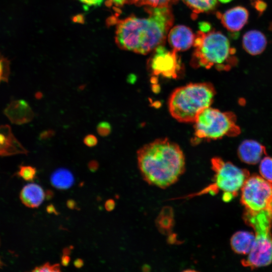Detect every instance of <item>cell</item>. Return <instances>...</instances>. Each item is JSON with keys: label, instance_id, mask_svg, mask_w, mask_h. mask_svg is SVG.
<instances>
[{"label": "cell", "instance_id": "cell-2", "mask_svg": "<svg viewBox=\"0 0 272 272\" xmlns=\"http://www.w3.org/2000/svg\"><path fill=\"white\" fill-rule=\"evenodd\" d=\"M191 64L194 67L229 71L236 65L235 49L228 39L219 31L199 30L195 35Z\"/></svg>", "mask_w": 272, "mask_h": 272}, {"label": "cell", "instance_id": "cell-16", "mask_svg": "<svg viewBox=\"0 0 272 272\" xmlns=\"http://www.w3.org/2000/svg\"><path fill=\"white\" fill-rule=\"evenodd\" d=\"M267 40L264 35L257 30L246 32L242 39L244 50L251 55H258L265 49Z\"/></svg>", "mask_w": 272, "mask_h": 272}, {"label": "cell", "instance_id": "cell-17", "mask_svg": "<svg viewBox=\"0 0 272 272\" xmlns=\"http://www.w3.org/2000/svg\"><path fill=\"white\" fill-rule=\"evenodd\" d=\"M255 235L247 231H239L231 237L230 244L233 250L237 253L248 254L252 249Z\"/></svg>", "mask_w": 272, "mask_h": 272}, {"label": "cell", "instance_id": "cell-9", "mask_svg": "<svg viewBox=\"0 0 272 272\" xmlns=\"http://www.w3.org/2000/svg\"><path fill=\"white\" fill-rule=\"evenodd\" d=\"M148 66L153 75L168 79L177 78L181 69L177 51L169 50L162 45L155 49L149 60Z\"/></svg>", "mask_w": 272, "mask_h": 272}, {"label": "cell", "instance_id": "cell-36", "mask_svg": "<svg viewBox=\"0 0 272 272\" xmlns=\"http://www.w3.org/2000/svg\"><path fill=\"white\" fill-rule=\"evenodd\" d=\"M74 264L76 267L81 268L84 265V261L81 258H77L74 261Z\"/></svg>", "mask_w": 272, "mask_h": 272}, {"label": "cell", "instance_id": "cell-33", "mask_svg": "<svg viewBox=\"0 0 272 272\" xmlns=\"http://www.w3.org/2000/svg\"><path fill=\"white\" fill-rule=\"evenodd\" d=\"M126 0H108V4L111 6L115 7L122 6L124 4L126 3Z\"/></svg>", "mask_w": 272, "mask_h": 272}, {"label": "cell", "instance_id": "cell-27", "mask_svg": "<svg viewBox=\"0 0 272 272\" xmlns=\"http://www.w3.org/2000/svg\"><path fill=\"white\" fill-rule=\"evenodd\" d=\"M97 138L93 134H88L83 139L84 144L88 147H93L98 144Z\"/></svg>", "mask_w": 272, "mask_h": 272}, {"label": "cell", "instance_id": "cell-28", "mask_svg": "<svg viewBox=\"0 0 272 272\" xmlns=\"http://www.w3.org/2000/svg\"><path fill=\"white\" fill-rule=\"evenodd\" d=\"M55 131L52 129H47L42 131L39 135V139L41 141H46L50 139L55 135Z\"/></svg>", "mask_w": 272, "mask_h": 272}, {"label": "cell", "instance_id": "cell-21", "mask_svg": "<svg viewBox=\"0 0 272 272\" xmlns=\"http://www.w3.org/2000/svg\"><path fill=\"white\" fill-rule=\"evenodd\" d=\"M259 172L264 179L272 183V157H265L261 161Z\"/></svg>", "mask_w": 272, "mask_h": 272}, {"label": "cell", "instance_id": "cell-38", "mask_svg": "<svg viewBox=\"0 0 272 272\" xmlns=\"http://www.w3.org/2000/svg\"><path fill=\"white\" fill-rule=\"evenodd\" d=\"M35 96L37 99H40L42 97L43 95L42 93L38 92L36 94Z\"/></svg>", "mask_w": 272, "mask_h": 272}, {"label": "cell", "instance_id": "cell-15", "mask_svg": "<svg viewBox=\"0 0 272 272\" xmlns=\"http://www.w3.org/2000/svg\"><path fill=\"white\" fill-rule=\"evenodd\" d=\"M45 195L44 190L40 185L35 183H29L22 189L20 198L25 206L35 208L42 203Z\"/></svg>", "mask_w": 272, "mask_h": 272}, {"label": "cell", "instance_id": "cell-7", "mask_svg": "<svg viewBox=\"0 0 272 272\" xmlns=\"http://www.w3.org/2000/svg\"><path fill=\"white\" fill-rule=\"evenodd\" d=\"M150 28L148 17L130 16L118 21L115 41L121 49L139 53L146 42Z\"/></svg>", "mask_w": 272, "mask_h": 272}, {"label": "cell", "instance_id": "cell-31", "mask_svg": "<svg viewBox=\"0 0 272 272\" xmlns=\"http://www.w3.org/2000/svg\"><path fill=\"white\" fill-rule=\"evenodd\" d=\"M89 169L92 172L96 171L99 167L98 162L94 160H91L88 164Z\"/></svg>", "mask_w": 272, "mask_h": 272}, {"label": "cell", "instance_id": "cell-12", "mask_svg": "<svg viewBox=\"0 0 272 272\" xmlns=\"http://www.w3.org/2000/svg\"><path fill=\"white\" fill-rule=\"evenodd\" d=\"M223 25L231 32L240 30L247 23L249 14L247 10L241 6L232 8L223 13L217 14Z\"/></svg>", "mask_w": 272, "mask_h": 272}, {"label": "cell", "instance_id": "cell-37", "mask_svg": "<svg viewBox=\"0 0 272 272\" xmlns=\"http://www.w3.org/2000/svg\"><path fill=\"white\" fill-rule=\"evenodd\" d=\"M267 210L269 212V216H270L271 222L272 223V200L269 205Z\"/></svg>", "mask_w": 272, "mask_h": 272}, {"label": "cell", "instance_id": "cell-32", "mask_svg": "<svg viewBox=\"0 0 272 272\" xmlns=\"http://www.w3.org/2000/svg\"><path fill=\"white\" fill-rule=\"evenodd\" d=\"M79 1L88 6H98L100 5L104 0H79Z\"/></svg>", "mask_w": 272, "mask_h": 272}, {"label": "cell", "instance_id": "cell-5", "mask_svg": "<svg viewBox=\"0 0 272 272\" xmlns=\"http://www.w3.org/2000/svg\"><path fill=\"white\" fill-rule=\"evenodd\" d=\"M196 139L216 140L225 137H236L240 128L232 112H223L209 107L199 113L193 122Z\"/></svg>", "mask_w": 272, "mask_h": 272}, {"label": "cell", "instance_id": "cell-39", "mask_svg": "<svg viewBox=\"0 0 272 272\" xmlns=\"http://www.w3.org/2000/svg\"><path fill=\"white\" fill-rule=\"evenodd\" d=\"M219 1L221 3H226L230 2L232 0H219Z\"/></svg>", "mask_w": 272, "mask_h": 272}, {"label": "cell", "instance_id": "cell-13", "mask_svg": "<svg viewBox=\"0 0 272 272\" xmlns=\"http://www.w3.org/2000/svg\"><path fill=\"white\" fill-rule=\"evenodd\" d=\"M195 35L192 30L184 25L173 27L168 35V40L173 49L176 51L189 49L194 43Z\"/></svg>", "mask_w": 272, "mask_h": 272}, {"label": "cell", "instance_id": "cell-19", "mask_svg": "<svg viewBox=\"0 0 272 272\" xmlns=\"http://www.w3.org/2000/svg\"><path fill=\"white\" fill-rule=\"evenodd\" d=\"M156 224L159 230L163 233L171 230L173 225V211L171 208L163 209L157 219Z\"/></svg>", "mask_w": 272, "mask_h": 272}, {"label": "cell", "instance_id": "cell-29", "mask_svg": "<svg viewBox=\"0 0 272 272\" xmlns=\"http://www.w3.org/2000/svg\"><path fill=\"white\" fill-rule=\"evenodd\" d=\"M71 252L70 248H66L63 250V254L61 257V263L63 266H67L70 263L71 258L70 254Z\"/></svg>", "mask_w": 272, "mask_h": 272}, {"label": "cell", "instance_id": "cell-11", "mask_svg": "<svg viewBox=\"0 0 272 272\" xmlns=\"http://www.w3.org/2000/svg\"><path fill=\"white\" fill-rule=\"evenodd\" d=\"M28 151L21 144L8 124L0 125V156L27 154Z\"/></svg>", "mask_w": 272, "mask_h": 272}, {"label": "cell", "instance_id": "cell-26", "mask_svg": "<svg viewBox=\"0 0 272 272\" xmlns=\"http://www.w3.org/2000/svg\"><path fill=\"white\" fill-rule=\"evenodd\" d=\"M98 134L103 137L109 135L111 131V124L107 121H101L98 123L96 126Z\"/></svg>", "mask_w": 272, "mask_h": 272}, {"label": "cell", "instance_id": "cell-8", "mask_svg": "<svg viewBox=\"0 0 272 272\" xmlns=\"http://www.w3.org/2000/svg\"><path fill=\"white\" fill-rule=\"evenodd\" d=\"M241 202L246 211L267 210L272 200V183L258 175L249 176L241 188Z\"/></svg>", "mask_w": 272, "mask_h": 272}, {"label": "cell", "instance_id": "cell-20", "mask_svg": "<svg viewBox=\"0 0 272 272\" xmlns=\"http://www.w3.org/2000/svg\"><path fill=\"white\" fill-rule=\"evenodd\" d=\"M191 9L197 14L213 10L216 5L217 0H183Z\"/></svg>", "mask_w": 272, "mask_h": 272}, {"label": "cell", "instance_id": "cell-18", "mask_svg": "<svg viewBox=\"0 0 272 272\" xmlns=\"http://www.w3.org/2000/svg\"><path fill=\"white\" fill-rule=\"evenodd\" d=\"M50 182L56 188L66 189L74 183V177L68 169L60 168L55 170L51 175Z\"/></svg>", "mask_w": 272, "mask_h": 272}, {"label": "cell", "instance_id": "cell-14", "mask_svg": "<svg viewBox=\"0 0 272 272\" xmlns=\"http://www.w3.org/2000/svg\"><path fill=\"white\" fill-rule=\"evenodd\" d=\"M265 154V148L258 142L251 140L243 141L238 149L240 159L248 164L257 163Z\"/></svg>", "mask_w": 272, "mask_h": 272}, {"label": "cell", "instance_id": "cell-40", "mask_svg": "<svg viewBox=\"0 0 272 272\" xmlns=\"http://www.w3.org/2000/svg\"><path fill=\"white\" fill-rule=\"evenodd\" d=\"M3 263L2 260L0 259V267H2L3 266Z\"/></svg>", "mask_w": 272, "mask_h": 272}, {"label": "cell", "instance_id": "cell-4", "mask_svg": "<svg viewBox=\"0 0 272 272\" xmlns=\"http://www.w3.org/2000/svg\"><path fill=\"white\" fill-rule=\"evenodd\" d=\"M244 220L253 229L255 240L252 250L247 257L241 261V264L251 269L269 265L272 262V236L268 210L256 213L246 211Z\"/></svg>", "mask_w": 272, "mask_h": 272}, {"label": "cell", "instance_id": "cell-22", "mask_svg": "<svg viewBox=\"0 0 272 272\" xmlns=\"http://www.w3.org/2000/svg\"><path fill=\"white\" fill-rule=\"evenodd\" d=\"M10 74V61L0 53V83L8 82Z\"/></svg>", "mask_w": 272, "mask_h": 272}, {"label": "cell", "instance_id": "cell-25", "mask_svg": "<svg viewBox=\"0 0 272 272\" xmlns=\"http://www.w3.org/2000/svg\"><path fill=\"white\" fill-rule=\"evenodd\" d=\"M177 0H144L142 5H146L152 7H169L172 3Z\"/></svg>", "mask_w": 272, "mask_h": 272}, {"label": "cell", "instance_id": "cell-34", "mask_svg": "<svg viewBox=\"0 0 272 272\" xmlns=\"http://www.w3.org/2000/svg\"><path fill=\"white\" fill-rule=\"evenodd\" d=\"M46 211L49 214L58 215V212L53 205H49L46 207Z\"/></svg>", "mask_w": 272, "mask_h": 272}, {"label": "cell", "instance_id": "cell-10", "mask_svg": "<svg viewBox=\"0 0 272 272\" xmlns=\"http://www.w3.org/2000/svg\"><path fill=\"white\" fill-rule=\"evenodd\" d=\"M4 113L13 124L22 125L32 120L34 113L24 100H12L4 110Z\"/></svg>", "mask_w": 272, "mask_h": 272}, {"label": "cell", "instance_id": "cell-6", "mask_svg": "<svg viewBox=\"0 0 272 272\" xmlns=\"http://www.w3.org/2000/svg\"><path fill=\"white\" fill-rule=\"evenodd\" d=\"M211 165L215 173L214 183L201 192L216 194L219 190H221L224 193L223 200L228 202L237 195L239 190L249 177V173L248 170L239 168L219 157L212 158Z\"/></svg>", "mask_w": 272, "mask_h": 272}, {"label": "cell", "instance_id": "cell-3", "mask_svg": "<svg viewBox=\"0 0 272 272\" xmlns=\"http://www.w3.org/2000/svg\"><path fill=\"white\" fill-rule=\"evenodd\" d=\"M216 94L210 83H190L176 88L168 100L171 115L183 123H193L204 109L210 107Z\"/></svg>", "mask_w": 272, "mask_h": 272}, {"label": "cell", "instance_id": "cell-24", "mask_svg": "<svg viewBox=\"0 0 272 272\" xmlns=\"http://www.w3.org/2000/svg\"><path fill=\"white\" fill-rule=\"evenodd\" d=\"M32 271L36 272H58L60 271V266L58 263L51 264L49 262H46L43 265L35 267Z\"/></svg>", "mask_w": 272, "mask_h": 272}, {"label": "cell", "instance_id": "cell-23", "mask_svg": "<svg viewBox=\"0 0 272 272\" xmlns=\"http://www.w3.org/2000/svg\"><path fill=\"white\" fill-rule=\"evenodd\" d=\"M36 169L30 165H21L19 167L18 175L27 181H33L36 175Z\"/></svg>", "mask_w": 272, "mask_h": 272}, {"label": "cell", "instance_id": "cell-1", "mask_svg": "<svg viewBox=\"0 0 272 272\" xmlns=\"http://www.w3.org/2000/svg\"><path fill=\"white\" fill-rule=\"evenodd\" d=\"M137 161L143 179L162 188L176 182L185 171L182 150L167 138L156 139L144 145L137 152Z\"/></svg>", "mask_w": 272, "mask_h": 272}, {"label": "cell", "instance_id": "cell-35", "mask_svg": "<svg viewBox=\"0 0 272 272\" xmlns=\"http://www.w3.org/2000/svg\"><path fill=\"white\" fill-rule=\"evenodd\" d=\"M67 207L72 210L76 209L77 207V203L73 199H69L66 202Z\"/></svg>", "mask_w": 272, "mask_h": 272}, {"label": "cell", "instance_id": "cell-30", "mask_svg": "<svg viewBox=\"0 0 272 272\" xmlns=\"http://www.w3.org/2000/svg\"><path fill=\"white\" fill-rule=\"evenodd\" d=\"M115 206V201L112 199H109L105 201V208L108 212L112 211L114 209Z\"/></svg>", "mask_w": 272, "mask_h": 272}]
</instances>
